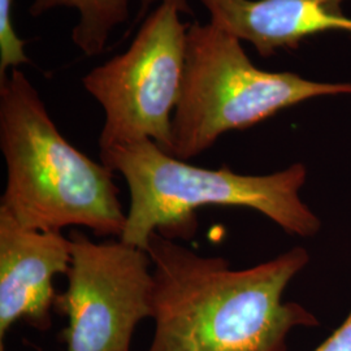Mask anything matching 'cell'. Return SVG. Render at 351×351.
Masks as SVG:
<instances>
[{"instance_id":"obj_10","label":"cell","mask_w":351,"mask_h":351,"mask_svg":"<svg viewBox=\"0 0 351 351\" xmlns=\"http://www.w3.org/2000/svg\"><path fill=\"white\" fill-rule=\"evenodd\" d=\"M26 42L16 34L12 24V0H0V82L8 77V69L30 63L25 53Z\"/></svg>"},{"instance_id":"obj_1","label":"cell","mask_w":351,"mask_h":351,"mask_svg":"<svg viewBox=\"0 0 351 351\" xmlns=\"http://www.w3.org/2000/svg\"><path fill=\"white\" fill-rule=\"evenodd\" d=\"M147 252L155 322L149 351H287L294 328L319 326L303 306L282 301L289 282L310 261L303 247L241 271L158 232Z\"/></svg>"},{"instance_id":"obj_8","label":"cell","mask_w":351,"mask_h":351,"mask_svg":"<svg viewBox=\"0 0 351 351\" xmlns=\"http://www.w3.org/2000/svg\"><path fill=\"white\" fill-rule=\"evenodd\" d=\"M211 24L251 43L261 56L297 50L324 33L351 38V19L343 13L346 0H199Z\"/></svg>"},{"instance_id":"obj_9","label":"cell","mask_w":351,"mask_h":351,"mask_svg":"<svg viewBox=\"0 0 351 351\" xmlns=\"http://www.w3.org/2000/svg\"><path fill=\"white\" fill-rule=\"evenodd\" d=\"M130 0H33L30 13L38 17L53 8H73L78 23L72 40L86 56L101 53L116 26L128 21Z\"/></svg>"},{"instance_id":"obj_13","label":"cell","mask_w":351,"mask_h":351,"mask_svg":"<svg viewBox=\"0 0 351 351\" xmlns=\"http://www.w3.org/2000/svg\"><path fill=\"white\" fill-rule=\"evenodd\" d=\"M0 351H5V350H4V348H0Z\"/></svg>"},{"instance_id":"obj_11","label":"cell","mask_w":351,"mask_h":351,"mask_svg":"<svg viewBox=\"0 0 351 351\" xmlns=\"http://www.w3.org/2000/svg\"><path fill=\"white\" fill-rule=\"evenodd\" d=\"M314 351H351V311L345 322Z\"/></svg>"},{"instance_id":"obj_3","label":"cell","mask_w":351,"mask_h":351,"mask_svg":"<svg viewBox=\"0 0 351 351\" xmlns=\"http://www.w3.org/2000/svg\"><path fill=\"white\" fill-rule=\"evenodd\" d=\"M101 163L124 177L130 206L120 239L147 251L151 234L190 239L197 210L206 206L247 207L263 213L289 234L315 236L320 220L301 199L307 169L293 164L265 176L234 173L228 167L207 169L188 164L141 139L101 150Z\"/></svg>"},{"instance_id":"obj_7","label":"cell","mask_w":351,"mask_h":351,"mask_svg":"<svg viewBox=\"0 0 351 351\" xmlns=\"http://www.w3.org/2000/svg\"><path fill=\"white\" fill-rule=\"evenodd\" d=\"M71 261L72 243L62 232L26 229L0 210V348L17 322L50 329L52 280L68 274Z\"/></svg>"},{"instance_id":"obj_4","label":"cell","mask_w":351,"mask_h":351,"mask_svg":"<svg viewBox=\"0 0 351 351\" xmlns=\"http://www.w3.org/2000/svg\"><path fill=\"white\" fill-rule=\"evenodd\" d=\"M335 95H351V82H316L291 72L259 69L239 38L211 23L194 21L186 36L169 155L186 162L226 132L256 125L302 101Z\"/></svg>"},{"instance_id":"obj_5","label":"cell","mask_w":351,"mask_h":351,"mask_svg":"<svg viewBox=\"0 0 351 351\" xmlns=\"http://www.w3.org/2000/svg\"><path fill=\"white\" fill-rule=\"evenodd\" d=\"M180 14L175 4L160 3L125 52L84 77V86L106 114L101 150L151 139L169 154L189 29Z\"/></svg>"},{"instance_id":"obj_12","label":"cell","mask_w":351,"mask_h":351,"mask_svg":"<svg viewBox=\"0 0 351 351\" xmlns=\"http://www.w3.org/2000/svg\"><path fill=\"white\" fill-rule=\"evenodd\" d=\"M156 1H160V3H171V4H175L178 7V10L181 11V13H186V14H193V11L190 10L189 7L188 1L186 0H142L141 1V10H139L138 14H137V21H139L145 13L149 11L151 5Z\"/></svg>"},{"instance_id":"obj_6","label":"cell","mask_w":351,"mask_h":351,"mask_svg":"<svg viewBox=\"0 0 351 351\" xmlns=\"http://www.w3.org/2000/svg\"><path fill=\"white\" fill-rule=\"evenodd\" d=\"M69 239L68 285L53 304L66 317V351H130L136 326L151 317L149 252L120 239L94 242L80 230Z\"/></svg>"},{"instance_id":"obj_2","label":"cell","mask_w":351,"mask_h":351,"mask_svg":"<svg viewBox=\"0 0 351 351\" xmlns=\"http://www.w3.org/2000/svg\"><path fill=\"white\" fill-rule=\"evenodd\" d=\"M0 149L7 181L0 210L32 230L84 226L120 239L126 213L114 172L71 145L29 78L17 68L0 82Z\"/></svg>"}]
</instances>
